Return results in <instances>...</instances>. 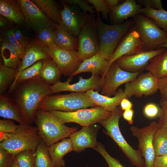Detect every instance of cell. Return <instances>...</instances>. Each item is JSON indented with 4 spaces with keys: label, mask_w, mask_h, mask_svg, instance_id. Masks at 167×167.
I'll return each mask as SVG.
<instances>
[{
    "label": "cell",
    "mask_w": 167,
    "mask_h": 167,
    "mask_svg": "<svg viewBox=\"0 0 167 167\" xmlns=\"http://www.w3.org/2000/svg\"><path fill=\"white\" fill-rule=\"evenodd\" d=\"M66 3L78 6L84 12L90 14H94L95 10L92 6H90L87 0H63Z\"/></svg>",
    "instance_id": "43"
},
{
    "label": "cell",
    "mask_w": 167,
    "mask_h": 167,
    "mask_svg": "<svg viewBox=\"0 0 167 167\" xmlns=\"http://www.w3.org/2000/svg\"><path fill=\"white\" fill-rule=\"evenodd\" d=\"M44 61H39L21 71L9 87L8 93H11L15 88L20 84L38 76Z\"/></svg>",
    "instance_id": "32"
},
{
    "label": "cell",
    "mask_w": 167,
    "mask_h": 167,
    "mask_svg": "<svg viewBox=\"0 0 167 167\" xmlns=\"http://www.w3.org/2000/svg\"><path fill=\"white\" fill-rule=\"evenodd\" d=\"M162 47H163V48H165L166 49H167V40L165 43H164L163 45L160 46L159 47V48H162Z\"/></svg>",
    "instance_id": "56"
},
{
    "label": "cell",
    "mask_w": 167,
    "mask_h": 167,
    "mask_svg": "<svg viewBox=\"0 0 167 167\" xmlns=\"http://www.w3.org/2000/svg\"><path fill=\"white\" fill-rule=\"evenodd\" d=\"M50 86L38 76L15 88L11 96L21 109L24 123L31 124L35 122L40 103L45 97L53 94Z\"/></svg>",
    "instance_id": "1"
},
{
    "label": "cell",
    "mask_w": 167,
    "mask_h": 167,
    "mask_svg": "<svg viewBox=\"0 0 167 167\" xmlns=\"http://www.w3.org/2000/svg\"><path fill=\"white\" fill-rule=\"evenodd\" d=\"M54 27L44 28L37 33L38 39L44 46L52 47L56 46Z\"/></svg>",
    "instance_id": "38"
},
{
    "label": "cell",
    "mask_w": 167,
    "mask_h": 167,
    "mask_svg": "<svg viewBox=\"0 0 167 167\" xmlns=\"http://www.w3.org/2000/svg\"><path fill=\"white\" fill-rule=\"evenodd\" d=\"M94 125L83 126L81 130L71 135L69 138L74 151L80 152L87 148L95 149L96 148L98 143L96 140L97 135L99 128Z\"/></svg>",
    "instance_id": "19"
},
{
    "label": "cell",
    "mask_w": 167,
    "mask_h": 167,
    "mask_svg": "<svg viewBox=\"0 0 167 167\" xmlns=\"http://www.w3.org/2000/svg\"><path fill=\"white\" fill-rule=\"evenodd\" d=\"M26 24L36 33L45 28L55 25L32 1L19 0Z\"/></svg>",
    "instance_id": "16"
},
{
    "label": "cell",
    "mask_w": 167,
    "mask_h": 167,
    "mask_svg": "<svg viewBox=\"0 0 167 167\" xmlns=\"http://www.w3.org/2000/svg\"><path fill=\"white\" fill-rule=\"evenodd\" d=\"M78 54L83 61L99 52L100 42L94 14H89V18L78 36Z\"/></svg>",
    "instance_id": "9"
},
{
    "label": "cell",
    "mask_w": 167,
    "mask_h": 167,
    "mask_svg": "<svg viewBox=\"0 0 167 167\" xmlns=\"http://www.w3.org/2000/svg\"><path fill=\"white\" fill-rule=\"evenodd\" d=\"M158 80L148 72L139 75L125 84L123 91L126 98L128 99L133 96L139 98L143 95L154 94L158 90Z\"/></svg>",
    "instance_id": "14"
},
{
    "label": "cell",
    "mask_w": 167,
    "mask_h": 167,
    "mask_svg": "<svg viewBox=\"0 0 167 167\" xmlns=\"http://www.w3.org/2000/svg\"><path fill=\"white\" fill-rule=\"evenodd\" d=\"M49 112L64 124L75 122L82 126H89L99 123L108 118L112 112L99 106L82 109L73 112L52 111Z\"/></svg>",
    "instance_id": "8"
},
{
    "label": "cell",
    "mask_w": 167,
    "mask_h": 167,
    "mask_svg": "<svg viewBox=\"0 0 167 167\" xmlns=\"http://www.w3.org/2000/svg\"><path fill=\"white\" fill-rule=\"evenodd\" d=\"M92 101L97 106L101 107L107 111L113 112L120 105L122 100L126 98L123 90L118 89L113 97L100 94L98 91L91 90L86 92Z\"/></svg>",
    "instance_id": "23"
},
{
    "label": "cell",
    "mask_w": 167,
    "mask_h": 167,
    "mask_svg": "<svg viewBox=\"0 0 167 167\" xmlns=\"http://www.w3.org/2000/svg\"></svg>",
    "instance_id": "58"
},
{
    "label": "cell",
    "mask_w": 167,
    "mask_h": 167,
    "mask_svg": "<svg viewBox=\"0 0 167 167\" xmlns=\"http://www.w3.org/2000/svg\"><path fill=\"white\" fill-rule=\"evenodd\" d=\"M121 109L122 110L132 109L133 104L128 99L124 98L121 101L120 104Z\"/></svg>",
    "instance_id": "52"
},
{
    "label": "cell",
    "mask_w": 167,
    "mask_h": 167,
    "mask_svg": "<svg viewBox=\"0 0 167 167\" xmlns=\"http://www.w3.org/2000/svg\"><path fill=\"white\" fill-rule=\"evenodd\" d=\"M142 8L135 0H126L110 11L109 16L113 24H122L125 19L141 13Z\"/></svg>",
    "instance_id": "22"
},
{
    "label": "cell",
    "mask_w": 167,
    "mask_h": 167,
    "mask_svg": "<svg viewBox=\"0 0 167 167\" xmlns=\"http://www.w3.org/2000/svg\"><path fill=\"white\" fill-rule=\"evenodd\" d=\"M54 31L55 43L56 46L66 50H78V41L76 37L56 24L54 27Z\"/></svg>",
    "instance_id": "27"
},
{
    "label": "cell",
    "mask_w": 167,
    "mask_h": 167,
    "mask_svg": "<svg viewBox=\"0 0 167 167\" xmlns=\"http://www.w3.org/2000/svg\"><path fill=\"white\" fill-rule=\"evenodd\" d=\"M105 1L110 11L122 2V1L120 0H105Z\"/></svg>",
    "instance_id": "53"
},
{
    "label": "cell",
    "mask_w": 167,
    "mask_h": 167,
    "mask_svg": "<svg viewBox=\"0 0 167 167\" xmlns=\"http://www.w3.org/2000/svg\"><path fill=\"white\" fill-rule=\"evenodd\" d=\"M35 122L41 138L48 147L69 137L77 129L66 126L49 112L39 109L36 112Z\"/></svg>",
    "instance_id": "2"
},
{
    "label": "cell",
    "mask_w": 167,
    "mask_h": 167,
    "mask_svg": "<svg viewBox=\"0 0 167 167\" xmlns=\"http://www.w3.org/2000/svg\"><path fill=\"white\" fill-rule=\"evenodd\" d=\"M50 58L41 44L34 42L29 43L25 46L24 54L17 69L15 79L21 71L36 62Z\"/></svg>",
    "instance_id": "20"
},
{
    "label": "cell",
    "mask_w": 167,
    "mask_h": 167,
    "mask_svg": "<svg viewBox=\"0 0 167 167\" xmlns=\"http://www.w3.org/2000/svg\"><path fill=\"white\" fill-rule=\"evenodd\" d=\"M134 113V110L132 109L125 110L122 113V116L123 118L130 125L133 124Z\"/></svg>",
    "instance_id": "51"
},
{
    "label": "cell",
    "mask_w": 167,
    "mask_h": 167,
    "mask_svg": "<svg viewBox=\"0 0 167 167\" xmlns=\"http://www.w3.org/2000/svg\"><path fill=\"white\" fill-rule=\"evenodd\" d=\"M145 69L158 80L167 77V49L151 59Z\"/></svg>",
    "instance_id": "28"
},
{
    "label": "cell",
    "mask_w": 167,
    "mask_h": 167,
    "mask_svg": "<svg viewBox=\"0 0 167 167\" xmlns=\"http://www.w3.org/2000/svg\"><path fill=\"white\" fill-rule=\"evenodd\" d=\"M35 167H54L46 146L42 139L36 150Z\"/></svg>",
    "instance_id": "36"
},
{
    "label": "cell",
    "mask_w": 167,
    "mask_h": 167,
    "mask_svg": "<svg viewBox=\"0 0 167 167\" xmlns=\"http://www.w3.org/2000/svg\"><path fill=\"white\" fill-rule=\"evenodd\" d=\"M73 77L70 76L65 82L59 81L54 84L50 86L53 94L64 91L75 92H86L93 90L98 91H101L104 79L99 76L92 75L88 79H84L80 76L79 81L73 84H71Z\"/></svg>",
    "instance_id": "15"
},
{
    "label": "cell",
    "mask_w": 167,
    "mask_h": 167,
    "mask_svg": "<svg viewBox=\"0 0 167 167\" xmlns=\"http://www.w3.org/2000/svg\"><path fill=\"white\" fill-rule=\"evenodd\" d=\"M153 144L156 156L167 153V127L158 129L153 136Z\"/></svg>",
    "instance_id": "35"
},
{
    "label": "cell",
    "mask_w": 167,
    "mask_h": 167,
    "mask_svg": "<svg viewBox=\"0 0 167 167\" xmlns=\"http://www.w3.org/2000/svg\"><path fill=\"white\" fill-rule=\"evenodd\" d=\"M161 106L157 123L159 128L167 127V100L160 102Z\"/></svg>",
    "instance_id": "45"
},
{
    "label": "cell",
    "mask_w": 167,
    "mask_h": 167,
    "mask_svg": "<svg viewBox=\"0 0 167 167\" xmlns=\"http://www.w3.org/2000/svg\"><path fill=\"white\" fill-rule=\"evenodd\" d=\"M122 113V110L118 107L111 112L108 118L99 123L104 127L105 133L115 142L132 165L145 167L144 160L139 150L134 149L127 142L120 131L119 123Z\"/></svg>",
    "instance_id": "5"
},
{
    "label": "cell",
    "mask_w": 167,
    "mask_h": 167,
    "mask_svg": "<svg viewBox=\"0 0 167 167\" xmlns=\"http://www.w3.org/2000/svg\"><path fill=\"white\" fill-rule=\"evenodd\" d=\"M63 8L60 11V26L74 36H78L82 28L88 21L89 14L82 11L77 6L69 5L61 0Z\"/></svg>",
    "instance_id": "13"
},
{
    "label": "cell",
    "mask_w": 167,
    "mask_h": 167,
    "mask_svg": "<svg viewBox=\"0 0 167 167\" xmlns=\"http://www.w3.org/2000/svg\"><path fill=\"white\" fill-rule=\"evenodd\" d=\"M9 23L11 22L5 17L0 15V27L1 28H4L9 26Z\"/></svg>",
    "instance_id": "54"
},
{
    "label": "cell",
    "mask_w": 167,
    "mask_h": 167,
    "mask_svg": "<svg viewBox=\"0 0 167 167\" xmlns=\"http://www.w3.org/2000/svg\"><path fill=\"white\" fill-rule=\"evenodd\" d=\"M13 120L6 119L0 120V132L12 133L18 128L19 125H16Z\"/></svg>",
    "instance_id": "46"
},
{
    "label": "cell",
    "mask_w": 167,
    "mask_h": 167,
    "mask_svg": "<svg viewBox=\"0 0 167 167\" xmlns=\"http://www.w3.org/2000/svg\"><path fill=\"white\" fill-rule=\"evenodd\" d=\"M159 127L157 122H152L143 128L131 126L130 130L138 139V150L143 158L145 167H153L156 156L153 144V136Z\"/></svg>",
    "instance_id": "10"
},
{
    "label": "cell",
    "mask_w": 167,
    "mask_h": 167,
    "mask_svg": "<svg viewBox=\"0 0 167 167\" xmlns=\"http://www.w3.org/2000/svg\"><path fill=\"white\" fill-rule=\"evenodd\" d=\"M141 72L126 71L114 62L110 66L105 75L101 94L110 97L114 96L120 86L134 80Z\"/></svg>",
    "instance_id": "11"
},
{
    "label": "cell",
    "mask_w": 167,
    "mask_h": 167,
    "mask_svg": "<svg viewBox=\"0 0 167 167\" xmlns=\"http://www.w3.org/2000/svg\"><path fill=\"white\" fill-rule=\"evenodd\" d=\"M36 158V150H30L18 153L15 159L19 167H35Z\"/></svg>",
    "instance_id": "37"
},
{
    "label": "cell",
    "mask_w": 167,
    "mask_h": 167,
    "mask_svg": "<svg viewBox=\"0 0 167 167\" xmlns=\"http://www.w3.org/2000/svg\"><path fill=\"white\" fill-rule=\"evenodd\" d=\"M44 47L62 74L65 76H71L83 62L79 58L77 51L66 50L56 46L52 47Z\"/></svg>",
    "instance_id": "12"
},
{
    "label": "cell",
    "mask_w": 167,
    "mask_h": 167,
    "mask_svg": "<svg viewBox=\"0 0 167 167\" xmlns=\"http://www.w3.org/2000/svg\"><path fill=\"white\" fill-rule=\"evenodd\" d=\"M6 140L0 143V147L15 156L28 150H36L41 141L36 127L23 123Z\"/></svg>",
    "instance_id": "6"
},
{
    "label": "cell",
    "mask_w": 167,
    "mask_h": 167,
    "mask_svg": "<svg viewBox=\"0 0 167 167\" xmlns=\"http://www.w3.org/2000/svg\"><path fill=\"white\" fill-rule=\"evenodd\" d=\"M141 13L151 19L160 28L167 32V11L144 7Z\"/></svg>",
    "instance_id": "33"
},
{
    "label": "cell",
    "mask_w": 167,
    "mask_h": 167,
    "mask_svg": "<svg viewBox=\"0 0 167 167\" xmlns=\"http://www.w3.org/2000/svg\"><path fill=\"white\" fill-rule=\"evenodd\" d=\"M0 116L16 121L19 124L24 123L19 106L11 96L5 93L0 95Z\"/></svg>",
    "instance_id": "25"
},
{
    "label": "cell",
    "mask_w": 167,
    "mask_h": 167,
    "mask_svg": "<svg viewBox=\"0 0 167 167\" xmlns=\"http://www.w3.org/2000/svg\"><path fill=\"white\" fill-rule=\"evenodd\" d=\"M17 74V69L0 65V95L4 93L12 83Z\"/></svg>",
    "instance_id": "34"
},
{
    "label": "cell",
    "mask_w": 167,
    "mask_h": 167,
    "mask_svg": "<svg viewBox=\"0 0 167 167\" xmlns=\"http://www.w3.org/2000/svg\"><path fill=\"white\" fill-rule=\"evenodd\" d=\"M0 14L11 23L19 25L26 24L19 0H0Z\"/></svg>",
    "instance_id": "24"
},
{
    "label": "cell",
    "mask_w": 167,
    "mask_h": 167,
    "mask_svg": "<svg viewBox=\"0 0 167 167\" xmlns=\"http://www.w3.org/2000/svg\"><path fill=\"white\" fill-rule=\"evenodd\" d=\"M13 35L16 41L23 46H25L29 43L28 38L19 28H12Z\"/></svg>",
    "instance_id": "47"
},
{
    "label": "cell",
    "mask_w": 167,
    "mask_h": 167,
    "mask_svg": "<svg viewBox=\"0 0 167 167\" xmlns=\"http://www.w3.org/2000/svg\"><path fill=\"white\" fill-rule=\"evenodd\" d=\"M42 12L54 24L61 25L60 11L53 0H32Z\"/></svg>",
    "instance_id": "31"
},
{
    "label": "cell",
    "mask_w": 167,
    "mask_h": 167,
    "mask_svg": "<svg viewBox=\"0 0 167 167\" xmlns=\"http://www.w3.org/2000/svg\"><path fill=\"white\" fill-rule=\"evenodd\" d=\"M139 2L143 5L145 7H150L156 10L163 9L160 0H139Z\"/></svg>",
    "instance_id": "49"
},
{
    "label": "cell",
    "mask_w": 167,
    "mask_h": 167,
    "mask_svg": "<svg viewBox=\"0 0 167 167\" xmlns=\"http://www.w3.org/2000/svg\"><path fill=\"white\" fill-rule=\"evenodd\" d=\"M11 167H19L15 159Z\"/></svg>",
    "instance_id": "57"
},
{
    "label": "cell",
    "mask_w": 167,
    "mask_h": 167,
    "mask_svg": "<svg viewBox=\"0 0 167 167\" xmlns=\"http://www.w3.org/2000/svg\"><path fill=\"white\" fill-rule=\"evenodd\" d=\"M99 14L97 13L96 18L100 42L98 53L109 61L118 42L127 32L132 23L127 22L119 24H107L103 22Z\"/></svg>",
    "instance_id": "3"
},
{
    "label": "cell",
    "mask_w": 167,
    "mask_h": 167,
    "mask_svg": "<svg viewBox=\"0 0 167 167\" xmlns=\"http://www.w3.org/2000/svg\"><path fill=\"white\" fill-rule=\"evenodd\" d=\"M158 87L161 95L159 102L167 100V77L158 80Z\"/></svg>",
    "instance_id": "48"
},
{
    "label": "cell",
    "mask_w": 167,
    "mask_h": 167,
    "mask_svg": "<svg viewBox=\"0 0 167 167\" xmlns=\"http://www.w3.org/2000/svg\"><path fill=\"white\" fill-rule=\"evenodd\" d=\"M16 49L22 60L25 53V47L19 44L15 38L12 28L8 29L5 32L4 37Z\"/></svg>",
    "instance_id": "41"
},
{
    "label": "cell",
    "mask_w": 167,
    "mask_h": 167,
    "mask_svg": "<svg viewBox=\"0 0 167 167\" xmlns=\"http://www.w3.org/2000/svg\"><path fill=\"white\" fill-rule=\"evenodd\" d=\"M109 68V62L98 52L92 57L84 60L79 68L71 76L73 77L83 72H91L92 75L104 78Z\"/></svg>",
    "instance_id": "21"
},
{
    "label": "cell",
    "mask_w": 167,
    "mask_h": 167,
    "mask_svg": "<svg viewBox=\"0 0 167 167\" xmlns=\"http://www.w3.org/2000/svg\"><path fill=\"white\" fill-rule=\"evenodd\" d=\"M105 160L108 166L107 167H125L119 161L112 156L106 150L105 146L101 143H98L95 149Z\"/></svg>",
    "instance_id": "39"
},
{
    "label": "cell",
    "mask_w": 167,
    "mask_h": 167,
    "mask_svg": "<svg viewBox=\"0 0 167 167\" xmlns=\"http://www.w3.org/2000/svg\"><path fill=\"white\" fill-rule=\"evenodd\" d=\"M89 4L94 7L97 13H101L102 17L106 20H108L110 10L105 0H87Z\"/></svg>",
    "instance_id": "40"
},
{
    "label": "cell",
    "mask_w": 167,
    "mask_h": 167,
    "mask_svg": "<svg viewBox=\"0 0 167 167\" xmlns=\"http://www.w3.org/2000/svg\"><path fill=\"white\" fill-rule=\"evenodd\" d=\"M96 106L86 92H72L66 94H58L46 96L40 103L38 109L48 112H70Z\"/></svg>",
    "instance_id": "4"
},
{
    "label": "cell",
    "mask_w": 167,
    "mask_h": 167,
    "mask_svg": "<svg viewBox=\"0 0 167 167\" xmlns=\"http://www.w3.org/2000/svg\"><path fill=\"white\" fill-rule=\"evenodd\" d=\"M0 52L4 65L17 69L22 59L16 49L5 38L1 39Z\"/></svg>",
    "instance_id": "29"
},
{
    "label": "cell",
    "mask_w": 167,
    "mask_h": 167,
    "mask_svg": "<svg viewBox=\"0 0 167 167\" xmlns=\"http://www.w3.org/2000/svg\"><path fill=\"white\" fill-rule=\"evenodd\" d=\"M48 150L54 167H63L65 165L63 157L74 150L70 138H67L51 145Z\"/></svg>",
    "instance_id": "26"
},
{
    "label": "cell",
    "mask_w": 167,
    "mask_h": 167,
    "mask_svg": "<svg viewBox=\"0 0 167 167\" xmlns=\"http://www.w3.org/2000/svg\"><path fill=\"white\" fill-rule=\"evenodd\" d=\"M166 49L162 47L156 49L144 51L132 55H124L115 62L122 70L131 73L141 72L153 57L164 52Z\"/></svg>",
    "instance_id": "17"
},
{
    "label": "cell",
    "mask_w": 167,
    "mask_h": 167,
    "mask_svg": "<svg viewBox=\"0 0 167 167\" xmlns=\"http://www.w3.org/2000/svg\"><path fill=\"white\" fill-rule=\"evenodd\" d=\"M139 14L134 17L135 29L143 42L144 51L156 49L167 41V32L152 20Z\"/></svg>",
    "instance_id": "7"
},
{
    "label": "cell",
    "mask_w": 167,
    "mask_h": 167,
    "mask_svg": "<svg viewBox=\"0 0 167 167\" xmlns=\"http://www.w3.org/2000/svg\"><path fill=\"white\" fill-rule=\"evenodd\" d=\"M15 156L0 147V167H11Z\"/></svg>",
    "instance_id": "42"
},
{
    "label": "cell",
    "mask_w": 167,
    "mask_h": 167,
    "mask_svg": "<svg viewBox=\"0 0 167 167\" xmlns=\"http://www.w3.org/2000/svg\"><path fill=\"white\" fill-rule=\"evenodd\" d=\"M160 108L156 104L149 103L145 105L143 109L144 115L147 118H153L158 117Z\"/></svg>",
    "instance_id": "44"
},
{
    "label": "cell",
    "mask_w": 167,
    "mask_h": 167,
    "mask_svg": "<svg viewBox=\"0 0 167 167\" xmlns=\"http://www.w3.org/2000/svg\"><path fill=\"white\" fill-rule=\"evenodd\" d=\"M62 73L51 58L44 61L38 76L49 85L60 81Z\"/></svg>",
    "instance_id": "30"
},
{
    "label": "cell",
    "mask_w": 167,
    "mask_h": 167,
    "mask_svg": "<svg viewBox=\"0 0 167 167\" xmlns=\"http://www.w3.org/2000/svg\"><path fill=\"white\" fill-rule=\"evenodd\" d=\"M0 132V142H3L9 138L12 133Z\"/></svg>",
    "instance_id": "55"
},
{
    "label": "cell",
    "mask_w": 167,
    "mask_h": 167,
    "mask_svg": "<svg viewBox=\"0 0 167 167\" xmlns=\"http://www.w3.org/2000/svg\"><path fill=\"white\" fill-rule=\"evenodd\" d=\"M153 167H167V153L155 156Z\"/></svg>",
    "instance_id": "50"
},
{
    "label": "cell",
    "mask_w": 167,
    "mask_h": 167,
    "mask_svg": "<svg viewBox=\"0 0 167 167\" xmlns=\"http://www.w3.org/2000/svg\"><path fill=\"white\" fill-rule=\"evenodd\" d=\"M144 51L143 42L135 29L127 33L116 47L109 62V67L118 58L124 55H132Z\"/></svg>",
    "instance_id": "18"
}]
</instances>
